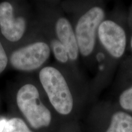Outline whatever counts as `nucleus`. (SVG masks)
<instances>
[{
  "label": "nucleus",
  "instance_id": "nucleus-1",
  "mask_svg": "<svg viewBox=\"0 0 132 132\" xmlns=\"http://www.w3.org/2000/svg\"><path fill=\"white\" fill-rule=\"evenodd\" d=\"M39 79L56 111L62 115L70 113L73 105V97L59 70L51 66L44 67L39 72Z\"/></svg>",
  "mask_w": 132,
  "mask_h": 132
},
{
  "label": "nucleus",
  "instance_id": "nucleus-2",
  "mask_svg": "<svg viewBox=\"0 0 132 132\" xmlns=\"http://www.w3.org/2000/svg\"><path fill=\"white\" fill-rule=\"evenodd\" d=\"M16 103L32 128L39 129L50 125L52 114L41 102L39 91L34 85L26 84L20 89L16 94Z\"/></svg>",
  "mask_w": 132,
  "mask_h": 132
},
{
  "label": "nucleus",
  "instance_id": "nucleus-3",
  "mask_svg": "<svg viewBox=\"0 0 132 132\" xmlns=\"http://www.w3.org/2000/svg\"><path fill=\"white\" fill-rule=\"evenodd\" d=\"M104 16L102 8L94 7L82 15L77 22L75 34L79 52L84 56L90 55L94 48L97 31Z\"/></svg>",
  "mask_w": 132,
  "mask_h": 132
},
{
  "label": "nucleus",
  "instance_id": "nucleus-4",
  "mask_svg": "<svg viewBox=\"0 0 132 132\" xmlns=\"http://www.w3.org/2000/svg\"><path fill=\"white\" fill-rule=\"evenodd\" d=\"M50 55L49 46L45 42H37L14 51L10 57V63L16 70L31 72L42 66Z\"/></svg>",
  "mask_w": 132,
  "mask_h": 132
},
{
  "label": "nucleus",
  "instance_id": "nucleus-5",
  "mask_svg": "<svg viewBox=\"0 0 132 132\" xmlns=\"http://www.w3.org/2000/svg\"><path fill=\"white\" fill-rule=\"evenodd\" d=\"M99 40L112 56L120 57L126 47V34L121 26L111 20L102 21L98 29Z\"/></svg>",
  "mask_w": 132,
  "mask_h": 132
},
{
  "label": "nucleus",
  "instance_id": "nucleus-6",
  "mask_svg": "<svg viewBox=\"0 0 132 132\" xmlns=\"http://www.w3.org/2000/svg\"><path fill=\"white\" fill-rule=\"evenodd\" d=\"M0 30L10 42L20 40L26 30V21L23 16L15 18L11 3H0Z\"/></svg>",
  "mask_w": 132,
  "mask_h": 132
},
{
  "label": "nucleus",
  "instance_id": "nucleus-7",
  "mask_svg": "<svg viewBox=\"0 0 132 132\" xmlns=\"http://www.w3.org/2000/svg\"><path fill=\"white\" fill-rule=\"evenodd\" d=\"M55 27L59 40L67 50L69 58L72 61L76 60L80 52L75 34L70 23L65 18L61 17L57 20Z\"/></svg>",
  "mask_w": 132,
  "mask_h": 132
},
{
  "label": "nucleus",
  "instance_id": "nucleus-8",
  "mask_svg": "<svg viewBox=\"0 0 132 132\" xmlns=\"http://www.w3.org/2000/svg\"><path fill=\"white\" fill-rule=\"evenodd\" d=\"M106 132H132V116L122 111L114 114Z\"/></svg>",
  "mask_w": 132,
  "mask_h": 132
},
{
  "label": "nucleus",
  "instance_id": "nucleus-9",
  "mask_svg": "<svg viewBox=\"0 0 132 132\" xmlns=\"http://www.w3.org/2000/svg\"><path fill=\"white\" fill-rule=\"evenodd\" d=\"M3 132H32L21 119L14 118L6 120Z\"/></svg>",
  "mask_w": 132,
  "mask_h": 132
},
{
  "label": "nucleus",
  "instance_id": "nucleus-10",
  "mask_svg": "<svg viewBox=\"0 0 132 132\" xmlns=\"http://www.w3.org/2000/svg\"><path fill=\"white\" fill-rule=\"evenodd\" d=\"M51 47L57 61L65 63L68 61L69 56L67 50L59 40L54 39L51 42Z\"/></svg>",
  "mask_w": 132,
  "mask_h": 132
},
{
  "label": "nucleus",
  "instance_id": "nucleus-11",
  "mask_svg": "<svg viewBox=\"0 0 132 132\" xmlns=\"http://www.w3.org/2000/svg\"><path fill=\"white\" fill-rule=\"evenodd\" d=\"M119 103L122 108L132 111V87L121 94L119 97Z\"/></svg>",
  "mask_w": 132,
  "mask_h": 132
},
{
  "label": "nucleus",
  "instance_id": "nucleus-12",
  "mask_svg": "<svg viewBox=\"0 0 132 132\" xmlns=\"http://www.w3.org/2000/svg\"><path fill=\"white\" fill-rule=\"evenodd\" d=\"M8 63V57L0 42V74L5 70Z\"/></svg>",
  "mask_w": 132,
  "mask_h": 132
},
{
  "label": "nucleus",
  "instance_id": "nucleus-13",
  "mask_svg": "<svg viewBox=\"0 0 132 132\" xmlns=\"http://www.w3.org/2000/svg\"><path fill=\"white\" fill-rule=\"evenodd\" d=\"M6 122V119H2L0 120V132H3V128H4Z\"/></svg>",
  "mask_w": 132,
  "mask_h": 132
},
{
  "label": "nucleus",
  "instance_id": "nucleus-14",
  "mask_svg": "<svg viewBox=\"0 0 132 132\" xmlns=\"http://www.w3.org/2000/svg\"><path fill=\"white\" fill-rule=\"evenodd\" d=\"M131 49H132V37H131Z\"/></svg>",
  "mask_w": 132,
  "mask_h": 132
}]
</instances>
